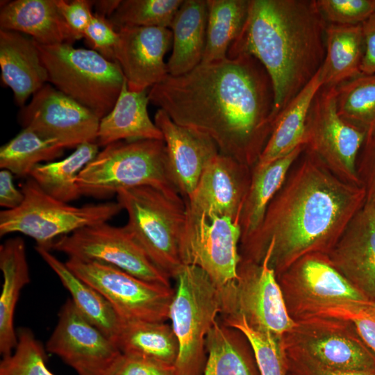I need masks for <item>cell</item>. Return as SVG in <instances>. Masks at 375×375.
Listing matches in <instances>:
<instances>
[{
	"label": "cell",
	"mask_w": 375,
	"mask_h": 375,
	"mask_svg": "<svg viewBox=\"0 0 375 375\" xmlns=\"http://www.w3.org/2000/svg\"><path fill=\"white\" fill-rule=\"evenodd\" d=\"M288 375H291V374H290L288 373Z\"/></svg>",
	"instance_id": "49"
},
{
	"label": "cell",
	"mask_w": 375,
	"mask_h": 375,
	"mask_svg": "<svg viewBox=\"0 0 375 375\" xmlns=\"http://www.w3.org/2000/svg\"><path fill=\"white\" fill-rule=\"evenodd\" d=\"M269 203L262 222L240 242L241 259L266 256L276 276L310 254L327 255L366 203L362 185L344 181L304 149Z\"/></svg>",
	"instance_id": "2"
},
{
	"label": "cell",
	"mask_w": 375,
	"mask_h": 375,
	"mask_svg": "<svg viewBox=\"0 0 375 375\" xmlns=\"http://www.w3.org/2000/svg\"><path fill=\"white\" fill-rule=\"evenodd\" d=\"M17 337L14 353L1 360L0 375H54L46 365V347L31 329L20 328Z\"/></svg>",
	"instance_id": "39"
},
{
	"label": "cell",
	"mask_w": 375,
	"mask_h": 375,
	"mask_svg": "<svg viewBox=\"0 0 375 375\" xmlns=\"http://www.w3.org/2000/svg\"><path fill=\"white\" fill-rule=\"evenodd\" d=\"M45 347L78 375H105L122 353L113 340L83 317L71 299L62 306Z\"/></svg>",
	"instance_id": "17"
},
{
	"label": "cell",
	"mask_w": 375,
	"mask_h": 375,
	"mask_svg": "<svg viewBox=\"0 0 375 375\" xmlns=\"http://www.w3.org/2000/svg\"><path fill=\"white\" fill-rule=\"evenodd\" d=\"M65 263L99 291L122 319L165 322L169 319L174 295L171 286L147 281L100 262L68 258Z\"/></svg>",
	"instance_id": "10"
},
{
	"label": "cell",
	"mask_w": 375,
	"mask_h": 375,
	"mask_svg": "<svg viewBox=\"0 0 375 375\" xmlns=\"http://www.w3.org/2000/svg\"><path fill=\"white\" fill-rule=\"evenodd\" d=\"M208 6L206 0H184L171 25L172 51L168 74H185L202 61L206 40Z\"/></svg>",
	"instance_id": "25"
},
{
	"label": "cell",
	"mask_w": 375,
	"mask_h": 375,
	"mask_svg": "<svg viewBox=\"0 0 375 375\" xmlns=\"http://www.w3.org/2000/svg\"><path fill=\"white\" fill-rule=\"evenodd\" d=\"M326 256L351 285L375 303V204L365 203Z\"/></svg>",
	"instance_id": "19"
},
{
	"label": "cell",
	"mask_w": 375,
	"mask_h": 375,
	"mask_svg": "<svg viewBox=\"0 0 375 375\" xmlns=\"http://www.w3.org/2000/svg\"><path fill=\"white\" fill-rule=\"evenodd\" d=\"M148 96L175 123L208 135L221 154L251 168L272 131V81L250 55L200 63L178 76L168 74Z\"/></svg>",
	"instance_id": "1"
},
{
	"label": "cell",
	"mask_w": 375,
	"mask_h": 375,
	"mask_svg": "<svg viewBox=\"0 0 375 375\" xmlns=\"http://www.w3.org/2000/svg\"><path fill=\"white\" fill-rule=\"evenodd\" d=\"M304 149L305 147L301 146L267 165L253 167L249 187L240 214V241L258 228L269 203L281 189L290 169Z\"/></svg>",
	"instance_id": "28"
},
{
	"label": "cell",
	"mask_w": 375,
	"mask_h": 375,
	"mask_svg": "<svg viewBox=\"0 0 375 375\" xmlns=\"http://www.w3.org/2000/svg\"><path fill=\"white\" fill-rule=\"evenodd\" d=\"M183 0H123L108 19L117 30L123 26L170 28Z\"/></svg>",
	"instance_id": "37"
},
{
	"label": "cell",
	"mask_w": 375,
	"mask_h": 375,
	"mask_svg": "<svg viewBox=\"0 0 375 375\" xmlns=\"http://www.w3.org/2000/svg\"><path fill=\"white\" fill-rule=\"evenodd\" d=\"M206 40L201 63L227 57L232 43L240 34L247 18L249 0H206Z\"/></svg>",
	"instance_id": "34"
},
{
	"label": "cell",
	"mask_w": 375,
	"mask_h": 375,
	"mask_svg": "<svg viewBox=\"0 0 375 375\" xmlns=\"http://www.w3.org/2000/svg\"><path fill=\"white\" fill-rule=\"evenodd\" d=\"M327 25L316 0H249L227 57L247 54L263 66L274 90L273 123L321 68Z\"/></svg>",
	"instance_id": "3"
},
{
	"label": "cell",
	"mask_w": 375,
	"mask_h": 375,
	"mask_svg": "<svg viewBox=\"0 0 375 375\" xmlns=\"http://www.w3.org/2000/svg\"><path fill=\"white\" fill-rule=\"evenodd\" d=\"M51 249L68 258L103 262L147 281L171 286L170 277L151 260L126 225L103 222L88 226L58 238Z\"/></svg>",
	"instance_id": "13"
},
{
	"label": "cell",
	"mask_w": 375,
	"mask_h": 375,
	"mask_svg": "<svg viewBox=\"0 0 375 375\" xmlns=\"http://www.w3.org/2000/svg\"><path fill=\"white\" fill-rule=\"evenodd\" d=\"M340 117L366 137L375 131V74L356 76L336 87Z\"/></svg>",
	"instance_id": "36"
},
{
	"label": "cell",
	"mask_w": 375,
	"mask_h": 375,
	"mask_svg": "<svg viewBox=\"0 0 375 375\" xmlns=\"http://www.w3.org/2000/svg\"><path fill=\"white\" fill-rule=\"evenodd\" d=\"M116 196L128 215L126 226L155 265L175 278L184 265L181 242L187 212L183 198L151 186L122 189Z\"/></svg>",
	"instance_id": "5"
},
{
	"label": "cell",
	"mask_w": 375,
	"mask_h": 375,
	"mask_svg": "<svg viewBox=\"0 0 375 375\" xmlns=\"http://www.w3.org/2000/svg\"><path fill=\"white\" fill-rule=\"evenodd\" d=\"M58 6L69 28L78 40L83 38L94 15L92 12V1L74 0L69 2L58 0Z\"/></svg>",
	"instance_id": "45"
},
{
	"label": "cell",
	"mask_w": 375,
	"mask_h": 375,
	"mask_svg": "<svg viewBox=\"0 0 375 375\" xmlns=\"http://www.w3.org/2000/svg\"><path fill=\"white\" fill-rule=\"evenodd\" d=\"M357 172L366 191V203L375 204V131L365 138L357 160Z\"/></svg>",
	"instance_id": "44"
},
{
	"label": "cell",
	"mask_w": 375,
	"mask_h": 375,
	"mask_svg": "<svg viewBox=\"0 0 375 375\" xmlns=\"http://www.w3.org/2000/svg\"><path fill=\"white\" fill-rule=\"evenodd\" d=\"M246 342L239 330L216 320L206 336L208 358L202 375H260Z\"/></svg>",
	"instance_id": "32"
},
{
	"label": "cell",
	"mask_w": 375,
	"mask_h": 375,
	"mask_svg": "<svg viewBox=\"0 0 375 375\" xmlns=\"http://www.w3.org/2000/svg\"><path fill=\"white\" fill-rule=\"evenodd\" d=\"M237 274L234 281L218 288L222 322L244 318L251 328L278 338L292 331L296 322L267 256L259 263L241 259Z\"/></svg>",
	"instance_id": "9"
},
{
	"label": "cell",
	"mask_w": 375,
	"mask_h": 375,
	"mask_svg": "<svg viewBox=\"0 0 375 375\" xmlns=\"http://www.w3.org/2000/svg\"><path fill=\"white\" fill-rule=\"evenodd\" d=\"M20 206L0 212V236L20 233L33 238L36 247L51 250L59 238L82 228L108 221L122 208L117 202L74 206L45 192L31 177L21 186Z\"/></svg>",
	"instance_id": "7"
},
{
	"label": "cell",
	"mask_w": 375,
	"mask_h": 375,
	"mask_svg": "<svg viewBox=\"0 0 375 375\" xmlns=\"http://www.w3.org/2000/svg\"><path fill=\"white\" fill-rule=\"evenodd\" d=\"M43 260L56 273L62 285L71 294L78 310L91 324L114 341L122 319L106 298L93 287L74 274L50 250L35 247Z\"/></svg>",
	"instance_id": "29"
},
{
	"label": "cell",
	"mask_w": 375,
	"mask_h": 375,
	"mask_svg": "<svg viewBox=\"0 0 375 375\" xmlns=\"http://www.w3.org/2000/svg\"><path fill=\"white\" fill-rule=\"evenodd\" d=\"M291 375H375V371L344 370L324 366L304 353L283 347Z\"/></svg>",
	"instance_id": "43"
},
{
	"label": "cell",
	"mask_w": 375,
	"mask_h": 375,
	"mask_svg": "<svg viewBox=\"0 0 375 375\" xmlns=\"http://www.w3.org/2000/svg\"><path fill=\"white\" fill-rule=\"evenodd\" d=\"M154 123L163 136L172 181L186 200L219 149L210 137L175 123L162 109L156 111Z\"/></svg>",
	"instance_id": "21"
},
{
	"label": "cell",
	"mask_w": 375,
	"mask_h": 375,
	"mask_svg": "<svg viewBox=\"0 0 375 375\" xmlns=\"http://www.w3.org/2000/svg\"><path fill=\"white\" fill-rule=\"evenodd\" d=\"M325 45L326 54L321 67L323 86L337 87L362 74L365 43L361 24H328Z\"/></svg>",
	"instance_id": "30"
},
{
	"label": "cell",
	"mask_w": 375,
	"mask_h": 375,
	"mask_svg": "<svg viewBox=\"0 0 375 375\" xmlns=\"http://www.w3.org/2000/svg\"><path fill=\"white\" fill-rule=\"evenodd\" d=\"M117 32L115 59L129 91H147L168 75L164 57L172 46L169 28L127 26L121 27Z\"/></svg>",
	"instance_id": "18"
},
{
	"label": "cell",
	"mask_w": 375,
	"mask_h": 375,
	"mask_svg": "<svg viewBox=\"0 0 375 375\" xmlns=\"http://www.w3.org/2000/svg\"><path fill=\"white\" fill-rule=\"evenodd\" d=\"M114 342L122 353L174 366L179 352L174 330L165 322L122 319Z\"/></svg>",
	"instance_id": "31"
},
{
	"label": "cell",
	"mask_w": 375,
	"mask_h": 375,
	"mask_svg": "<svg viewBox=\"0 0 375 375\" xmlns=\"http://www.w3.org/2000/svg\"><path fill=\"white\" fill-rule=\"evenodd\" d=\"M24 196L22 190L16 188L12 181V173L8 169L0 172V206L13 209L21 205Z\"/></svg>",
	"instance_id": "47"
},
{
	"label": "cell",
	"mask_w": 375,
	"mask_h": 375,
	"mask_svg": "<svg viewBox=\"0 0 375 375\" xmlns=\"http://www.w3.org/2000/svg\"><path fill=\"white\" fill-rule=\"evenodd\" d=\"M1 80L21 108L48 82V73L35 40L22 33L0 29Z\"/></svg>",
	"instance_id": "22"
},
{
	"label": "cell",
	"mask_w": 375,
	"mask_h": 375,
	"mask_svg": "<svg viewBox=\"0 0 375 375\" xmlns=\"http://www.w3.org/2000/svg\"><path fill=\"white\" fill-rule=\"evenodd\" d=\"M252 168L229 156L217 155L204 169L187 207L197 212L228 217L240 222Z\"/></svg>",
	"instance_id": "20"
},
{
	"label": "cell",
	"mask_w": 375,
	"mask_h": 375,
	"mask_svg": "<svg viewBox=\"0 0 375 375\" xmlns=\"http://www.w3.org/2000/svg\"><path fill=\"white\" fill-rule=\"evenodd\" d=\"M295 326L281 338L282 346L338 369L375 371V353L347 320L321 316L294 319Z\"/></svg>",
	"instance_id": "14"
},
{
	"label": "cell",
	"mask_w": 375,
	"mask_h": 375,
	"mask_svg": "<svg viewBox=\"0 0 375 375\" xmlns=\"http://www.w3.org/2000/svg\"><path fill=\"white\" fill-rule=\"evenodd\" d=\"M181 242L183 264L199 267L221 288L238 276L241 260L240 222L228 217L194 212L187 206Z\"/></svg>",
	"instance_id": "15"
},
{
	"label": "cell",
	"mask_w": 375,
	"mask_h": 375,
	"mask_svg": "<svg viewBox=\"0 0 375 375\" xmlns=\"http://www.w3.org/2000/svg\"><path fill=\"white\" fill-rule=\"evenodd\" d=\"M328 24H361L375 10V0H316Z\"/></svg>",
	"instance_id": "40"
},
{
	"label": "cell",
	"mask_w": 375,
	"mask_h": 375,
	"mask_svg": "<svg viewBox=\"0 0 375 375\" xmlns=\"http://www.w3.org/2000/svg\"><path fill=\"white\" fill-rule=\"evenodd\" d=\"M105 375H176V372L174 365L122 353Z\"/></svg>",
	"instance_id": "41"
},
{
	"label": "cell",
	"mask_w": 375,
	"mask_h": 375,
	"mask_svg": "<svg viewBox=\"0 0 375 375\" xmlns=\"http://www.w3.org/2000/svg\"><path fill=\"white\" fill-rule=\"evenodd\" d=\"M121 0H101L92 1V6L95 7L96 12L98 15L109 19L112 13L119 6Z\"/></svg>",
	"instance_id": "48"
},
{
	"label": "cell",
	"mask_w": 375,
	"mask_h": 375,
	"mask_svg": "<svg viewBox=\"0 0 375 375\" xmlns=\"http://www.w3.org/2000/svg\"><path fill=\"white\" fill-rule=\"evenodd\" d=\"M361 26L365 43L361 72L365 74H375V10Z\"/></svg>",
	"instance_id": "46"
},
{
	"label": "cell",
	"mask_w": 375,
	"mask_h": 375,
	"mask_svg": "<svg viewBox=\"0 0 375 375\" xmlns=\"http://www.w3.org/2000/svg\"><path fill=\"white\" fill-rule=\"evenodd\" d=\"M48 82L93 112L100 119L114 107L125 81L116 62L72 44H38Z\"/></svg>",
	"instance_id": "6"
},
{
	"label": "cell",
	"mask_w": 375,
	"mask_h": 375,
	"mask_svg": "<svg viewBox=\"0 0 375 375\" xmlns=\"http://www.w3.org/2000/svg\"><path fill=\"white\" fill-rule=\"evenodd\" d=\"M224 324L239 330L246 337L253 351L260 375H288L281 338L251 328L244 318Z\"/></svg>",
	"instance_id": "38"
},
{
	"label": "cell",
	"mask_w": 375,
	"mask_h": 375,
	"mask_svg": "<svg viewBox=\"0 0 375 375\" xmlns=\"http://www.w3.org/2000/svg\"><path fill=\"white\" fill-rule=\"evenodd\" d=\"M323 84L320 68L276 118L270 137L256 165H267L304 146L307 117L312 101Z\"/></svg>",
	"instance_id": "27"
},
{
	"label": "cell",
	"mask_w": 375,
	"mask_h": 375,
	"mask_svg": "<svg viewBox=\"0 0 375 375\" xmlns=\"http://www.w3.org/2000/svg\"><path fill=\"white\" fill-rule=\"evenodd\" d=\"M65 149L34 131L23 128L0 148V167L19 177L30 176L35 166L51 162L62 155Z\"/></svg>",
	"instance_id": "35"
},
{
	"label": "cell",
	"mask_w": 375,
	"mask_h": 375,
	"mask_svg": "<svg viewBox=\"0 0 375 375\" xmlns=\"http://www.w3.org/2000/svg\"><path fill=\"white\" fill-rule=\"evenodd\" d=\"M174 278L177 285L169 319L179 344L176 375H201L206 336L221 312L219 289L194 265H183Z\"/></svg>",
	"instance_id": "8"
},
{
	"label": "cell",
	"mask_w": 375,
	"mask_h": 375,
	"mask_svg": "<svg viewBox=\"0 0 375 375\" xmlns=\"http://www.w3.org/2000/svg\"><path fill=\"white\" fill-rule=\"evenodd\" d=\"M88 44L106 59L116 62L114 48L118 38V32L106 17L94 13L93 17L83 33Z\"/></svg>",
	"instance_id": "42"
},
{
	"label": "cell",
	"mask_w": 375,
	"mask_h": 375,
	"mask_svg": "<svg viewBox=\"0 0 375 375\" xmlns=\"http://www.w3.org/2000/svg\"><path fill=\"white\" fill-rule=\"evenodd\" d=\"M148 92H131L126 80L112 109L100 119L96 143L106 147L118 141L163 140L162 132L149 117Z\"/></svg>",
	"instance_id": "24"
},
{
	"label": "cell",
	"mask_w": 375,
	"mask_h": 375,
	"mask_svg": "<svg viewBox=\"0 0 375 375\" xmlns=\"http://www.w3.org/2000/svg\"><path fill=\"white\" fill-rule=\"evenodd\" d=\"M0 269L3 274L0 297V353H12L17 337L14 316L20 292L30 283L26 245L19 237L6 240L0 246Z\"/></svg>",
	"instance_id": "26"
},
{
	"label": "cell",
	"mask_w": 375,
	"mask_h": 375,
	"mask_svg": "<svg viewBox=\"0 0 375 375\" xmlns=\"http://www.w3.org/2000/svg\"><path fill=\"white\" fill-rule=\"evenodd\" d=\"M276 278L294 319L335 306L374 304L331 265L326 255H307Z\"/></svg>",
	"instance_id": "11"
},
{
	"label": "cell",
	"mask_w": 375,
	"mask_h": 375,
	"mask_svg": "<svg viewBox=\"0 0 375 375\" xmlns=\"http://www.w3.org/2000/svg\"><path fill=\"white\" fill-rule=\"evenodd\" d=\"M0 29L14 31L51 46L78 40L63 18L58 0H15L0 9Z\"/></svg>",
	"instance_id": "23"
},
{
	"label": "cell",
	"mask_w": 375,
	"mask_h": 375,
	"mask_svg": "<svg viewBox=\"0 0 375 375\" xmlns=\"http://www.w3.org/2000/svg\"><path fill=\"white\" fill-rule=\"evenodd\" d=\"M19 121L44 138L64 149L76 148L86 142L96 143L100 119L90 110L45 84L21 108Z\"/></svg>",
	"instance_id": "16"
},
{
	"label": "cell",
	"mask_w": 375,
	"mask_h": 375,
	"mask_svg": "<svg viewBox=\"0 0 375 375\" xmlns=\"http://www.w3.org/2000/svg\"><path fill=\"white\" fill-rule=\"evenodd\" d=\"M366 133L338 113L336 87L322 86L311 104L306 124L305 149L344 181L362 185L357 160Z\"/></svg>",
	"instance_id": "12"
},
{
	"label": "cell",
	"mask_w": 375,
	"mask_h": 375,
	"mask_svg": "<svg viewBox=\"0 0 375 375\" xmlns=\"http://www.w3.org/2000/svg\"><path fill=\"white\" fill-rule=\"evenodd\" d=\"M99 147L94 142L83 143L62 160L38 165L29 177L45 192L61 201L76 200L81 196L76 178L99 152Z\"/></svg>",
	"instance_id": "33"
},
{
	"label": "cell",
	"mask_w": 375,
	"mask_h": 375,
	"mask_svg": "<svg viewBox=\"0 0 375 375\" xmlns=\"http://www.w3.org/2000/svg\"><path fill=\"white\" fill-rule=\"evenodd\" d=\"M76 184L81 195L96 198L138 186L180 194L170 174L165 142L158 140L118 141L104 147L80 172Z\"/></svg>",
	"instance_id": "4"
}]
</instances>
